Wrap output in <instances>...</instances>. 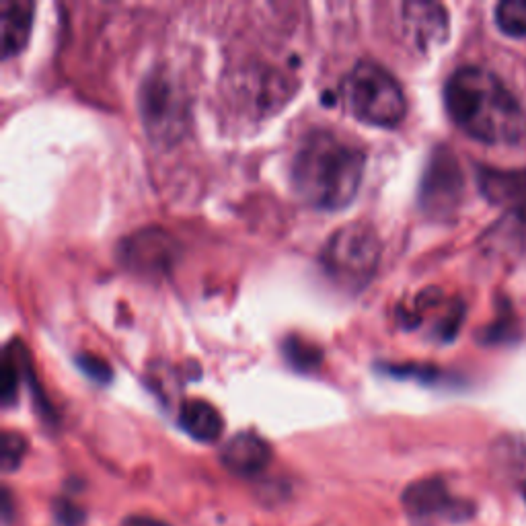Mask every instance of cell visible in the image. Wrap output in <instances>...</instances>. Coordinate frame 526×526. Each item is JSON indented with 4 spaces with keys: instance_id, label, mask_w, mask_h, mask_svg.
Listing matches in <instances>:
<instances>
[{
    "instance_id": "cell-1",
    "label": "cell",
    "mask_w": 526,
    "mask_h": 526,
    "mask_svg": "<svg viewBox=\"0 0 526 526\" xmlns=\"http://www.w3.org/2000/svg\"><path fill=\"white\" fill-rule=\"evenodd\" d=\"M364 148L333 130H315L300 142L292 161V185L300 200L319 210H342L356 198Z\"/></svg>"
},
{
    "instance_id": "cell-2",
    "label": "cell",
    "mask_w": 526,
    "mask_h": 526,
    "mask_svg": "<svg viewBox=\"0 0 526 526\" xmlns=\"http://www.w3.org/2000/svg\"><path fill=\"white\" fill-rule=\"evenodd\" d=\"M444 105L450 120L485 144H514L526 132L518 99L494 72L479 66H463L450 74Z\"/></svg>"
},
{
    "instance_id": "cell-3",
    "label": "cell",
    "mask_w": 526,
    "mask_h": 526,
    "mask_svg": "<svg viewBox=\"0 0 526 526\" xmlns=\"http://www.w3.org/2000/svg\"><path fill=\"white\" fill-rule=\"evenodd\" d=\"M344 99L352 116L370 126L395 128L407 111L399 81L385 66L372 60H362L348 72Z\"/></svg>"
},
{
    "instance_id": "cell-4",
    "label": "cell",
    "mask_w": 526,
    "mask_h": 526,
    "mask_svg": "<svg viewBox=\"0 0 526 526\" xmlns=\"http://www.w3.org/2000/svg\"><path fill=\"white\" fill-rule=\"evenodd\" d=\"M381 241L366 222H348L337 229L321 251L325 274L342 288L360 290L377 272Z\"/></svg>"
},
{
    "instance_id": "cell-5",
    "label": "cell",
    "mask_w": 526,
    "mask_h": 526,
    "mask_svg": "<svg viewBox=\"0 0 526 526\" xmlns=\"http://www.w3.org/2000/svg\"><path fill=\"white\" fill-rule=\"evenodd\" d=\"M140 118L146 134L163 144L179 140L187 120L181 87L167 72H155L142 83L138 93Z\"/></svg>"
},
{
    "instance_id": "cell-6",
    "label": "cell",
    "mask_w": 526,
    "mask_h": 526,
    "mask_svg": "<svg viewBox=\"0 0 526 526\" xmlns=\"http://www.w3.org/2000/svg\"><path fill=\"white\" fill-rule=\"evenodd\" d=\"M463 187L465 181L457 157L446 146H440L434 150L422 179V208L436 218L450 216L461 204Z\"/></svg>"
},
{
    "instance_id": "cell-7",
    "label": "cell",
    "mask_w": 526,
    "mask_h": 526,
    "mask_svg": "<svg viewBox=\"0 0 526 526\" xmlns=\"http://www.w3.org/2000/svg\"><path fill=\"white\" fill-rule=\"evenodd\" d=\"M401 504L411 518L444 516L453 522H461L469 520L475 512L471 502L450 496L446 483L438 477L411 483L401 496Z\"/></svg>"
},
{
    "instance_id": "cell-8",
    "label": "cell",
    "mask_w": 526,
    "mask_h": 526,
    "mask_svg": "<svg viewBox=\"0 0 526 526\" xmlns=\"http://www.w3.org/2000/svg\"><path fill=\"white\" fill-rule=\"evenodd\" d=\"M177 243L161 229H144L130 235L120 253L126 266L140 274H165L177 259Z\"/></svg>"
},
{
    "instance_id": "cell-9",
    "label": "cell",
    "mask_w": 526,
    "mask_h": 526,
    "mask_svg": "<svg viewBox=\"0 0 526 526\" xmlns=\"http://www.w3.org/2000/svg\"><path fill=\"white\" fill-rule=\"evenodd\" d=\"M401 23L405 40L413 50L428 52L448 37V15L438 3H420V0L403 3Z\"/></svg>"
},
{
    "instance_id": "cell-10",
    "label": "cell",
    "mask_w": 526,
    "mask_h": 526,
    "mask_svg": "<svg viewBox=\"0 0 526 526\" xmlns=\"http://www.w3.org/2000/svg\"><path fill=\"white\" fill-rule=\"evenodd\" d=\"M220 459L229 471L243 477H253L270 465L272 448L253 432H239L224 444Z\"/></svg>"
},
{
    "instance_id": "cell-11",
    "label": "cell",
    "mask_w": 526,
    "mask_h": 526,
    "mask_svg": "<svg viewBox=\"0 0 526 526\" xmlns=\"http://www.w3.org/2000/svg\"><path fill=\"white\" fill-rule=\"evenodd\" d=\"M479 187L492 202L508 204L526 218V171L479 169Z\"/></svg>"
},
{
    "instance_id": "cell-12",
    "label": "cell",
    "mask_w": 526,
    "mask_h": 526,
    "mask_svg": "<svg viewBox=\"0 0 526 526\" xmlns=\"http://www.w3.org/2000/svg\"><path fill=\"white\" fill-rule=\"evenodd\" d=\"M0 23H3V35H0L3 56L11 58L19 54L29 42L33 25L31 0H3V5H0Z\"/></svg>"
},
{
    "instance_id": "cell-13",
    "label": "cell",
    "mask_w": 526,
    "mask_h": 526,
    "mask_svg": "<svg viewBox=\"0 0 526 526\" xmlns=\"http://www.w3.org/2000/svg\"><path fill=\"white\" fill-rule=\"evenodd\" d=\"M179 424L198 442H214L224 430L220 411L204 399H187L179 411Z\"/></svg>"
},
{
    "instance_id": "cell-14",
    "label": "cell",
    "mask_w": 526,
    "mask_h": 526,
    "mask_svg": "<svg viewBox=\"0 0 526 526\" xmlns=\"http://www.w3.org/2000/svg\"><path fill=\"white\" fill-rule=\"evenodd\" d=\"M496 23L510 37H526V0H504L496 7Z\"/></svg>"
},
{
    "instance_id": "cell-15",
    "label": "cell",
    "mask_w": 526,
    "mask_h": 526,
    "mask_svg": "<svg viewBox=\"0 0 526 526\" xmlns=\"http://www.w3.org/2000/svg\"><path fill=\"white\" fill-rule=\"evenodd\" d=\"M27 453V440L17 432L3 434V469L7 473L17 471Z\"/></svg>"
},
{
    "instance_id": "cell-16",
    "label": "cell",
    "mask_w": 526,
    "mask_h": 526,
    "mask_svg": "<svg viewBox=\"0 0 526 526\" xmlns=\"http://www.w3.org/2000/svg\"><path fill=\"white\" fill-rule=\"evenodd\" d=\"M54 518L60 526H81L85 522V512L68 500H58L54 504Z\"/></svg>"
},
{
    "instance_id": "cell-17",
    "label": "cell",
    "mask_w": 526,
    "mask_h": 526,
    "mask_svg": "<svg viewBox=\"0 0 526 526\" xmlns=\"http://www.w3.org/2000/svg\"><path fill=\"white\" fill-rule=\"evenodd\" d=\"M79 366L89 374V377H93L95 381H107L111 377V370H109V366L103 360H97V358H91V356H81L79 358Z\"/></svg>"
},
{
    "instance_id": "cell-18",
    "label": "cell",
    "mask_w": 526,
    "mask_h": 526,
    "mask_svg": "<svg viewBox=\"0 0 526 526\" xmlns=\"http://www.w3.org/2000/svg\"><path fill=\"white\" fill-rule=\"evenodd\" d=\"M124 526H167L155 518H140V516H134V518H128Z\"/></svg>"
},
{
    "instance_id": "cell-19",
    "label": "cell",
    "mask_w": 526,
    "mask_h": 526,
    "mask_svg": "<svg viewBox=\"0 0 526 526\" xmlns=\"http://www.w3.org/2000/svg\"><path fill=\"white\" fill-rule=\"evenodd\" d=\"M11 494H9V490H5V494H3V516H5V520L9 522L11 520Z\"/></svg>"
},
{
    "instance_id": "cell-20",
    "label": "cell",
    "mask_w": 526,
    "mask_h": 526,
    "mask_svg": "<svg viewBox=\"0 0 526 526\" xmlns=\"http://www.w3.org/2000/svg\"><path fill=\"white\" fill-rule=\"evenodd\" d=\"M520 492H522V500H524V504H526V481L522 483V490H520Z\"/></svg>"
}]
</instances>
